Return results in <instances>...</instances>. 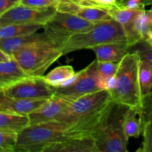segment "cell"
I'll use <instances>...</instances> for the list:
<instances>
[{
	"instance_id": "8",
	"label": "cell",
	"mask_w": 152,
	"mask_h": 152,
	"mask_svg": "<svg viewBox=\"0 0 152 152\" xmlns=\"http://www.w3.org/2000/svg\"><path fill=\"white\" fill-rule=\"evenodd\" d=\"M99 77L96 69V59L87 67L77 72L72 81L61 88H53L54 94L74 100L84 95L101 90L99 86Z\"/></svg>"
},
{
	"instance_id": "15",
	"label": "cell",
	"mask_w": 152,
	"mask_h": 152,
	"mask_svg": "<svg viewBox=\"0 0 152 152\" xmlns=\"http://www.w3.org/2000/svg\"><path fill=\"white\" fill-rule=\"evenodd\" d=\"M42 41H50L45 33H34L28 35L0 39V49L12 56L13 53L28 45Z\"/></svg>"
},
{
	"instance_id": "13",
	"label": "cell",
	"mask_w": 152,
	"mask_h": 152,
	"mask_svg": "<svg viewBox=\"0 0 152 152\" xmlns=\"http://www.w3.org/2000/svg\"><path fill=\"white\" fill-rule=\"evenodd\" d=\"M44 152H99L93 136L66 137L51 144Z\"/></svg>"
},
{
	"instance_id": "35",
	"label": "cell",
	"mask_w": 152,
	"mask_h": 152,
	"mask_svg": "<svg viewBox=\"0 0 152 152\" xmlns=\"http://www.w3.org/2000/svg\"><path fill=\"white\" fill-rule=\"evenodd\" d=\"M74 1H83V0H74Z\"/></svg>"
},
{
	"instance_id": "9",
	"label": "cell",
	"mask_w": 152,
	"mask_h": 152,
	"mask_svg": "<svg viewBox=\"0 0 152 152\" xmlns=\"http://www.w3.org/2000/svg\"><path fill=\"white\" fill-rule=\"evenodd\" d=\"M2 91L13 99H49L54 94L53 88L45 81L43 76H27L2 87Z\"/></svg>"
},
{
	"instance_id": "14",
	"label": "cell",
	"mask_w": 152,
	"mask_h": 152,
	"mask_svg": "<svg viewBox=\"0 0 152 152\" xmlns=\"http://www.w3.org/2000/svg\"><path fill=\"white\" fill-rule=\"evenodd\" d=\"M139 114L143 140L137 151L152 152V91L142 97Z\"/></svg>"
},
{
	"instance_id": "21",
	"label": "cell",
	"mask_w": 152,
	"mask_h": 152,
	"mask_svg": "<svg viewBox=\"0 0 152 152\" xmlns=\"http://www.w3.org/2000/svg\"><path fill=\"white\" fill-rule=\"evenodd\" d=\"M77 73L71 65H61L43 76L45 81L53 88H61L69 84Z\"/></svg>"
},
{
	"instance_id": "25",
	"label": "cell",
	"mask_w": 152,
	"mask_h": 152,
	"mask_svg": "<svg viewBox=\"0 0 152 152\" xmlns=\"http://www.w3.org/2000/svg\"><path fill=\"white\" fill-rule=\"evenodd\" d=\"M140 93L142 97L152 91V65L140 56L138 71Z\"/></svg>"
},
{
	"instance_id": "19",
	"label": "cell",
	"mask_w": 152,
	"mask_h": 152,
	"mask_svg": "<svg viewBox=\"0 0 152 152\" xmlns=\"http://www.w3.org/2000/svg\"><path fill=\"white\" fill-rule=\"evenodd\" d=\"M112 19L118 22L123 27L126 34L129 45L132 34V26L134 18L140 11V9H132L117 3L114 6L108 9Z\"/></svg>"
},
{
	"instance_id": "10",
	"label": "cell",
	"mask_w": 152,
	"mask_h": 152,
	"mask_svg": "<svg viewBox=\"0 0 152 152\" xmlns=\"http://www.w3.org/2000/svg\"><path fill=\"white\" fill-rule=\"evenodd\" d=\"M56 12L55 6L32 7L19 3L0 16V27L12 24L37 23L45 25Z\"/></svg>"
},
{
	"instance_id": "36",
	"label": "cell",
	"mask_w": 152,
	"mask_h": 152,
	"mask_svg": "<svg viewBox=\"0 0 152 152\" xmlns=\"http://www.w3.org/2000/svg\"><path fill=\"white\" fill-rule=\"evenodd\" d=\"M1 89H2V87H1V86H0V90H1Z\"/></svg>"
},
{
	"instance_id": "37",
	"label": "cell",
	"mask_w": 152,
	"mask_h": 152,
	"mask_svg": "<svg viewBox=\"0 0 152 152\" xmlns=\"http://www.w3.org/2000/svg\"><path fill=\"white\" fill-rule=\"evenodd\" d=\"M0 86H1V85H0ZM1 87H2V86H1Z\"/></svg>"
},
{
	"instance_id": "16",
	"label": "cell",
	"mask_w": 152,
	"mask_h": 152,
	"mask_svg": "<svg viewBox=\"0 0 152 152\" xmlns=\"http://www.w3.org/2000/svg\"><path fill=\"white\" fill-rule=\"evenodd\" d=\"M127 42H111L95 46L91 48L96 54V60L119 62L129 51Z\"/></svg>"
},
{
	"instance_id": "20",
	"label": "cell",
	"mask_w": 152,
	"mask_h": 152,
	"mask_svg": "<svg viewBox=\"0 0 152 152\" xmlns=\"http://www.w3.org/2000/svg\"><path fill=\"white\" fill-rule=\"evenodd\" d=\"M27 76L29 75L24 71L13 56L8 60L0 62V85L2 87L12 84Z\"/></svg>"
},
{
	"instance_id": "4",
	"label": "cell",
	"mask_w": 152,
	"mask_h": 152,
	"mask_svg": "<svg viewBox=\"0 0 152 152\" xmlns=\"http://www.w3.org/2000/svg\"><path fill=\"white\" fill-rule=\"evenodd\" d=\"M59 48L50 41L28 45L12 55L28 75L44 76L45 71L62 56Z\"/></svg>"
},
{
	"instance_id": "22",
	"label": "cell",
	"mask_w": 152,
	"mask_h": 152,
	"mask_svg": "<svg viewBox=\"0 0 152 152\" xmlns=\"http://www.w3.org/2000/svg\"><path fill=\"white\" fill-rule=\"evenodd\" d=\"M29 124L28 115L0 111V130L11 131L19 133Z\"/></svg>"
},
{
	"instance_id": "1",
	"label": "cell",
	"mask_w": 152,
	"mask_h": 152,
	"mask_svg": "<svg viewBox=\"0 0 152 152\" xmlns=\"http://www.w3.org/2000/svg\"><path fill=\"white\" fill-rule=\"evenodd\" d=\"M140 60L139 50H136L129 52L118 62L117 84L109 91L115 103L139 110L142 102L138 79Z\"/></svg>"
},
{
	"instance_id": "5",
	"label": "cell",
	"mask_w": 152,
	"mask_h": 152,
	"mask_svg": "<svg viewBox=\"0 0 152 152\" xmlns=\"http://www.w3.org/2000/svg\"><path fill=\"white\" fill-rule=\"evenodd\" d=\"M128 107L115 103L103 126L94 134L99 152H127L129 138L123 126V115Z\"/></svg>"
},
{
	"instance_id": "29",
	"label": "cell",
	"mask_w": 152,
	"mask_h": 152,
	"mask_svg": "<svg viewBox=\"0 0 152 152\" xmlns=\"http://www.w3.org/2000/svg\"><path fill=\"white\" fill-rule=\"evenodd\" d=\"M79 2L98 6V7H103V8L108 10V8L113 7L117 4V0H83Z\"/></svg>"
},
{
	"instance_id": "28",
	"label": "cell",
	"mask_w": 152,
	"mask_h": 152,
	"mask_svg": "<svg viewBox=\"0 0 152 152\" xmlns=\"http://www.w3.org/2000/svg\"><path fill=\"white\" fill-rule=\"evenodd\" d=\"M58 0H20L19 4L32 7H48L56 5Z\"/></svg>"
},
{
	"instance_id": "27",
	"label": "cell",
	"mask_w": 152,
	"mask_h": 152,
	"mask_svg": "<svg viewBox=\"0 0 152 152\" xmlns=\"http://www.w3.org/2000/svg\"><path fill=\"white\" fill-rule=\"evenodd\" d=\"M118 68V62H102L96 60V69L99 78H107L115 75Z\"/></svg>"
},
{
	"instance_id": "32",
	"label": "cell",
	"mask_w": 152,
	"mask_h": 152,
	"mask_svg": "<svg viewBox=\"0 0 152 152\" xmlns=\"http://www.w3.org/2000/svg\"><path fill=\"white\" fill-rule=\"evenodd\" d=\"M11 57H12L11 56L7 54V53H4L2 50L0 49V62L8 60V59H10Z\"/></svg>"
},
{
	"instance_id": "7",
	"label": "cell",
	"mask_w": 152,
	"mask_h": 152,
	"mask_svg": "<svg viewBox=\"0 0 152 152\" xmlns=\"http://www.w3.org/2000/svg\"><path fill=\"white\" fill-rule=\"evenodd\" d=\"M114 101L107 90H99L84 95L70 102L57 121L70 124L99 112Z\"/></svg>"
},
{
	"instance_id": "3",
	"label": "cell",
	"mask_w": 152,
	"mask_h": 152,
	"mask_svg": "<svg viewBox=\"0 0 152 152\" xmlns=\"http://www.w3.org/2000/svg\"><path fill=\"white\" fill-rule=\"evenodd\" d=\"M68 124L59 121L30 124L18 133L16 152H44L66 137Z\"/></svg>"
},
{
	"instance_id": "24",
	"label": "cell",
	"mask_w": 152,
	"mask_h": 152,
	"mask_svg": "<svg viewBox=\"0 0 152 152\" xmlns=\"http://www.w3.org/2000/svg\"><path fill=\"white\" fill-rule=\"evenodd\" d=\"M44 25L37 23L12 24L0 27V39L28 35L38 32Z\"/></svg>"
},
{
	"instance_id": "23",
	"label": "cell",
	"mask_w": 152,
	"mask_h": 152,
	"mask_svg": "<svg viewBox=\"0 0 152 152\" xmlns=\"http://www.w3.org/2000/svg\"><path fill=\"white\" fill-rule=\"evenodd\" d=\"M123 126L125 134L129 139L140 137L142 134V126L139 109L129 107L126 108L123 115Z\"/></svg>"
},
{
	"instance_id": "30",
	"label": "cell",
	"mask_w": 152,
	"mask_h": 152,
	"mask_svg": "<svg viewBox=\"0 0 152 152\" xmlns=\"http://www.w3.org/2000/svg\"><path fill=\"white\" fill-rule=\"evenodd\" d=\"M20 0H0V16L10 7L19 4Z\"/></svg>"
},
{
	"instance_id": "11",
	"label": "cell",
	"mask_w": 152,
	"mask_h": 152,
	"mask_svg": "<svg viewBox=\"0 0 152 152\" xmlns=\"http://www.w3.org/2000/svg\"><path fill=\"white\" fill-rule=\"evenodd\" d=\"M55 7L56 11L75 15L93 23H99L112 19L107 9L92 4H83L74 0H58Z\"/></svg>"
},
{
	"instance_id": "6",
	"label": "cell",
	"mask_w": 152,
	"mask_h": 152,
	"mask_svg": "<svg viewBox=\"0 0 152 152\" xmlns=\"http://www.w3.org/2000/svg\"><path fill=\"white\" fill-rule=\"evenodd\" d=\"M96 24L75 15L56 11L43 29L50 42L59 48L70 37L91 29Z\"/></svg>"
},
{
	"instance_id": "2",
	"label": "cell",
	"mask_w": 152,
	"mask_h": 152,
	"mask_svg": "<svg viewBox=\"0 0 152 152\" xmlns=\"http://www.w3.org/2000/svg\"><path fill=\"white\" fill-rule=\"evenodd\" d=\"M111 42H127L123 27L114 19L99 22L88 31L72 36L59 50L64 55Z\"/></svg>"
},
{
	"instance_id": "34",
	"label": "cell",
	"mask_w": 152,
	"mask_h": 152,
	"mask_svg": "<svg viewBox=\"0 0 152 152\" xmlns=\"http://www.w3.org/2000/svg\"><path fill=\"white\" fill-rule=\"evenodd\" d=\"M4 97H5V95L3 93L2 89H1V90H0V108H1V103H2L3 100H4Z\"/></svg>"
},
{
	"instance_id": "18",
	"label": "cell",
	"mask_w": 152,
	"mask_h": 152,
	"mask_svg": "<svg viewBox=\"0 0 152 152\" xmlns=\"http://www.w3.org/2000/svg\"><path fill=\"white\" fill-rule=\"evenodd\" d=\"M48 99H13L5 96L1 105L0 111H8L28 115L39 108Z\"/></svg>"
},
{
	"instance_id": "12",
	"label": "cell",
	"mask_w": 152,
	"mask_h": 152,
	"mask_svg": "<svg viewBox=\"0 0 152 152\" xmlns=\"http://www.w3.org/2000/svg\"><path fill=\"white\" fill-rule=\"evenodd\" d=\"M71 102L67 98L53 94L42 106L28 114L30 124L57 121Z\"/></svg>"
},
{
	"instance_id": "26",
	"label": "cell",
	"mask_w": 152,
	"mask_h": 152,
	"mask_svg": "<svg viewBox=\"0 0 152 152\" xmlns=\"http://www.w3.org/2000/svg\"><path fill=\"white\" fill-rule=\"evenodd\" d=\"M18 133L0 130V152H16Z\"/></svg>"
},
{
	"instance_id": "17",
	"label": "cell",
	"mask_w": 152,
	"mask_h": 152,
	"mask_svg": "<svg viewBox=\"0 0 152 152\" xmlns=\"http://www.w3.org/2000/svg\"><path fill=\"white\" fill-rule=\"evenodd\" d=\"M152 31V7L149 10H141L133 22L132 37L129 45L130 47L144 42L147 34Z\"/></svg>"
},
{
	"instance_id": "33",
	"label": "cell",
	"mask_w": 152,
	"mask_h": 152,
	"mask_svg": "<svg viewBox=\"0 0 152 152\" xmlns=\"http://www.w3.org/2000/svg\"><path fill=\"white\" fill-rule=\"evenodd\" d=\"M144 42L146 43L148 45H149L150 47L152 48V31H150L147 36L145 37V40H144Z\"/></svg>"
},
{
	"instance_id": "31",
	"label": "cell",
	"mask_w": 152,
	"mask_h": 152,
	"mask_svg": "<svg viewBox=\"0 0 152 152\" xmlns=\"http://www.w3.org/2000/svg\"><path fill=\"white\" fill-rule=\"evenodd\" d=\"M146 44V43H145ZM141 58L145 59L152 65V48L146 44L141 49H138Z\"/></svg>"
}]
</instances>
